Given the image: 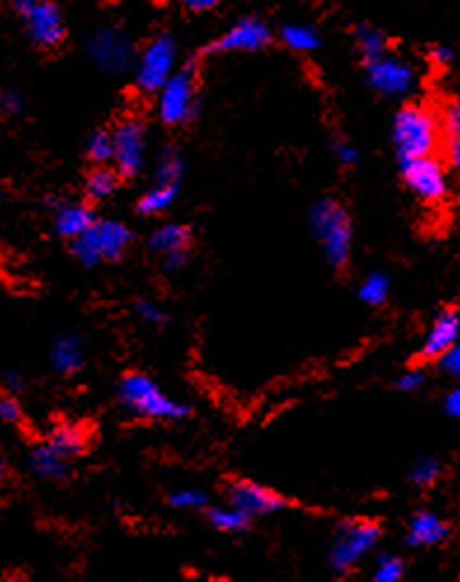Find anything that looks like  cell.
<instances>
[{
    "instance_id": "6da1fadb",
    "label": "cell",
    "mask_w": 460,
    "mask_h": 582,
    "mask_svg": "<svg viewBox=\"0 0 460 582\" xmlns=\"http://www.w3.org/2000/svg\"><path fill=\"white\" fill-rule=\"evenodd\" d=\"M393 143L399 163L433 155L442 146L439 113L425 104H405L393 118Z\"/></svg>"
},
{
    "instance_id": "7a4b0ae2",
    "label": "cell",
    "mask_w": 460,
    "mask_h": 582,
    "mask_svg": "<svg viewBox=\"0 0 460 582\" xmlns=\"http://www.w3.org/2000/svg\"><path fill=\"white\" fill-rule=\"evenodd\" d=\"M310 230L318 238L322 252L334 268L348 264L353 250V224L338 200L322 198L310 207Z\"/></svg>"
},
{
    "instance_id": "3957f363",
    "label": "cell",
    "mask_w": 460,
    "mask_h": 582,
    "mask_svg": "<svg viewBox=\"0 0 460 582\" xmlns=\"http://www.w3.org/2000/svg\"><path fill=\"white\" fill-rule=\"evenodd\" d=\"M118 397L129 414L139 418H157V420H177L189 416V404H181L165 395V390L151 381L143 374H127L123 376Z\"/></svg>"
},
{
    "instance_id": "277c9868",
    "label": "cell",
    "mask_w": 460,
    "mask_h": 582,
    "mask_svg": "<svg viewBox=\"0 0 460 582\" xmlns=\"http://www.w3.org/2000/svg\"><path fill=\"white\" fill-rule=\"evenodd\" d=\"M129 244H132V232L125 224L102 218V222H94L82 236L71 240V252H74L76 261H80V266L92 268L102 264V261L120 258Z\"/></svg>"
},
{
    "instance_id": "5b68a950",
    "label": "cell",
    "mask_w": 460,
    "mask_h": 582,
    "mask_svg": "<svg viewBox=\"0 0 460 582\" xmlns=\"http://www.w3.org/2000/svg\"><path fill=\"white\" fill-rule=\"evenodd\" d=\"M155 111L169 127H179L193 121L200 106V85H197V71L193 64L181 66L171 73L169 80L155 92Z\"/></svg>"
},
{
    "instance_id": "8992f818",
    "label": "cell",
    "mask_w": 460,
    "mask_h": 582,
    "mask_svg": "<svg viewBox=\"0 0 460 582\" xmlns=\"http://www.w3.org/2000/svg\"><path fill=\"white\" fill-rule=\"evenodd\" d=\"M85 56L102 73H123L135 66L137 48L135 40L118 24H102L85 38Z\"/></svg>"
},
{
    "instance_id": "52a82bcc",
    "label": "cell",
    "mask_w": 460,
    "mask_h": 582,
    "mask_svg": "<svg viewBox=\"0 0 460 582\" xmlns=\"http://www.w3.org/2000/svg\"><path fill=\"white\" fill-rule=\"evenodd\" d=\"M177 56L179 48L175 38L169 34L153 36L135 60V85L141 92L155 94L177 71Z\"/></svg>"
},
{
    "instance_id": "ba28073f",
    "label": "cell",
    "mask_w": 460,
    "mask_h": 582,
    "mask_svg": "<svg viewBox=\"0 0 460 582\" xmlns=\"http://www.w3.org/2000/svg\"><path fill=\"white\" fill-rule=\"evenodd\" d=\"M367 66V83L373 92H379L383 97H407L413 87L416 80H419V73H416V66L399 56L395 52L387 50L385 54L376 56V60L365 62Z\"/></svg>"
},
{
    "instance_id": "9c48e42d",
    "label": "cell",
    "mask_w": 460,
    "mask_h": 582,
    "mask_svg": "<svg viewBox=\"0 0 460 582\" xmlns=\"http://www.w3.org/2000/svg\"><path fill=\"white\" fill-rule=\"evenodd\" d=\"M381 529L373 521H345L332 545V566L338 573H348L376 547Z\"/></svg>"
},
{
    "instance_id": "30bf717a",
    "label": "cell",
    "mask_w": 460,
    "mask_h": 582,
    "mask_svg": "<svg viewBox=\"0 0 460 582\" xmlns=\"http://www.w3.org/2000/svg\"><path fill=\"white\" fill-rule=\"evenodd\" d=\"M17 17L22 20L24 34L31 46L38 50H56L66 38V24L62 17V10L52 0H34L26 5Z\"/></svg>"
},
{
    "instance_id": "8fae6325",
    "label": "cell",
    "mask_w": 460,
    "mask_h": 582,
    "mask_svg": "<svg viewBox=\"0 0 460 582\" xmlns=\"http://www.w3.org/2000/svg\"><path fill=\"white\" fill-rule=\"evenodd\" d=\"M399 167L401 177H405V184L411 188L413 195H419L425 202H437L447 195L449 177L444 163L435 157V153L401 160Z\"/></svg>"
},
{
    "instance_id": "7c38bea8",
    "label": "cell",
    "mask_w": 460,
    "mask_h": 582,
    "mask_svg": "<svg viewBox=\"0 0 460 582\" xmlns=\"http://www.w3.org/2000/svg\"><path fill=\"white\" fill-rule=\"evenodd\" d=\"M113 163L123 177H135L146 160V127L139 118H125L113 129Z\"/></svg>"
},
{
    "instance_id": "4fadbf2b",
    "label": "cell",
    "mask_w": 460,
    "mask_h": 582,
    "mask_svg": "<svg viewBox=\"0 0 460 582\" xmlns=\"http://www.w3.org/2000/svg\"><path fill=\"white\" fill-rule=\"evenodd\" d=\"M272 40L270 26L261 17H242L209 42V52H261Z\"/></svg>"
},
{
    "instance_id": "5bb4252c",
    "label": "cell",
    "mask_w": 460,
    "mask_h": 582,
    "mask_svg": "<svg viewBox=\"0 0 460 582\" xmlns=\"http://www.w3.org/2000/svg\"><path fill=\"white\" fill-rule=\"evenodd\" d=\"M226 498L228 505L242 509V513L250 517L272 515L286 505L284 498L278 496L276 491H270L268 486L258 482H252V479H233V482H228Z\"/></svg>"
},
{
    "instance_id": "9a60e30c",
    "label": "cell",
    "mask_w": 460,
    "mask_h": 582,
    "mask_svg": "<svg viewBox=\"0 0 460 582\" xmlns=\"http://www.w3.org/2000/svg\"><path fill=\"white\" fill-rule=\"evenodd\" d=\"M460 339V315L458 311H442L421 347V359H439Z\"/></svg>"
},
{
    "instance_id": "2e32d148",
    "label": "cell",
    "mask_w": 460,
    "mask_h": 582,
    "mask_svg": "<svg viewBox=\"0 0 460 582\" xmlns=\"http://www.w3.org/2000/svg\"><path fill=\"white\" fill-rule=\"evenodd\" d=\"M48 202L54 210V228L66 240H76L97 222L94 212L80 202H64L60 198H48Z\"/></svg>"
},
{
    "instance_id": "e0dca14e",
    "label": "cell",
    "mask_w": 460,
    "mask_h": 582,
    "mask_svg": "<svg viewBox=\"0 0 460 582\" xmlns=\"http://www.w3.org/2000/svg\"><path fill=\"white\" fill-rule=\"evenodd\" d=\"M449 535V527L444 523L435 513H416L409 521L407 529V543L411 547H427V545H437L444 537Z\"/></svg>"
},
{
    "instance_id": "ac0fdd59",
    "label": "cell",
    "mask_w": 460,
    "mask_h": 582,
    "mask_svg": "<svg viewBox=\"0 0 460 582\" xmlns=\"http://www.w3.org/2000/svg\"><path fill=\"white\" fill-rule=\"evenodd\" d=\"M439 125H442V149L447 153L449 163L460 169V99H453L451 104H447L439 113Z\"/></svg>"
},
{
    "instance_id": "d6986e66",
    "label": "cell",
    "mask_w": 460,
    "mask_h": 582,
    "mask_svg": "<svg viewBox=\"0 0 460 582\" xmlns=\"http://www.w3.org/2000/svg\"><path fill=\"white\" fill-rule=\"evenodd\" d=\"M280 40L286 48L301 52V54H310L322 46L320 31L308 22H290L280 28Z\"/></svg>"
},
{
    "instance_id": "ffe728a7",
    "label": "cell",
    "mask_w": 460,
    "mask_h": 582,
    "mask_svg": "<svg viewBox=\"0 0 460 582\" xmlns=\"http://www.w3.org/2000/svg\"><path fill=\"white\" fill-rule=\"evenodd\" d=\"M52 367L60 374H74L82 367V345L80 339L74 333H64V337L52 343L50 351Z\"/></svg>"
},
{
    "instance_id": "44dd1931",
    "label": "cell",
    "mask_w": 460,
    "mask_h": 582,
    "mask_svg": "<svg viewBox=\"0 0 460 582\" xmlns=\"http://www.w3.org/2000/svg\"><path fill=\"white\" fill-rule=\"evenodd\" d=\"M353 40H355L357 52L362 54L365 62L376 60V56L391 50V42H387L385 31H381L379 26L367 24V22L353 26Z\"/></svg>"
},
{
    "instance_id": "7402d4cb",
    "label": "cell",
    "mask_w": 460,
    "mask_h": 582,
    "mask_svg": "<svg viewBox=\"0 0 460 582\" xmlns=\"http://www.w3.org/2000/svg\"><path fill=\"white\" fill-rule=\"evenodd\" d=\"M191 242V230L179 224H167L157 228L151 236V250L161 256L167 254H183L189 252Z\"/></svg>"
},
{
    "instance_id": "603a6c76",
    "label": "cell",
    "mask_w": 460,
    "mask_h": 582,
    "mask_svg": "<svg viewBox=\"0 0 460 582\" xmlns=\"http://www.w3.org/2000/svg\"><path fill=\"white\" fill-rule=\"evenodd\" d=\"M48 444L56 451V454H62L64 458L71 460L74 456L82 454L85 446H88V434H85V430L80 426L62 423L50 432Z\"/></svg>"
},
{
    "instance_id": "cb8c5ba5",
    "label": "cell",
    "mask_w": 460,
    "mask_h": 582,
    "mask_svg": "<svg viewBox=\"0 0 460 582\" xmlns=\"http://www.w3.org/2000/svg\"><path fill=\"white\" fill-rule=\"evenodd\" d=\"M31 470L42 479H62L68 475V458L46 442L31 451Z\"/></svg>"
},
{
    "instance_id": "d4e9b609",
    "label": "cell",
    "mask_w": 460,
    "mask_h": 582,
    "mask_svg": "<svg viewBox=\"0 0 460 582\" xmlns=\"http://www.w3.org/2000/svg\"><path fill=\"white\" fill-rule=\"evenodd\" d=\"M179 193V186H171V184H153L146 193L141 195V200L137 202V210L139 214L143 216H155L161 214L165 210L171 207V202H175Z\"/></svg>"
},
{
    "instance_id": "484cf974",
    "label": "cell",
    "mask_w": 460,
    "mask_h": 582,
    "mask_svg": "<svg viewBox=\"0 0 460 582\" xmlns=\"http://www.w3.org/2000/svg\"><path fill=\"white\" fill-rule=\"evenodd\" d=\"M183 177V157L181 153L175 149V146H167L163 149L161 157H157L155 165V181L157 184H171L179 186Z\"/></svg>"
},
{
    "instance_id": "4316f807",
    "label": "cell",
    "mask_w": 460,
    "mask_h": 582,
    "mask_svg": "<svg viewBox=\"0 0 460 582\" xmlns=\"http://www.w3.org/2000/svg\"><path fill=\"white\" fill-rule=\"evenodd\" d=\"M118 184H120L118 172H113L108 167H97L88 177V184H85V191H88L90 200L102 202V200H108L115 191H118Z\"/></svg>"
},
{
    "instance_id": "83f0119b",
    "label": "cell",
    "mask_w": 460,
    "mask_h": 582,
    "mask_svg": "<svg viewBox=\"0 0 460 582\" xmlns=\"http://www.w3.org/2000/svg\"><path fill=\"white\" fill-rule=\"evenodd\" d=\"M207 519L214 529L226 531V533H238L250 527V515H244L238 507H212L207 513Z\"/></svg>"
},
{
    "instance_id": "f1b7e54d",
    "label": "cell",
    "mask_w": 460,
    "mask_h": 582,
    "mask_svg": "<svg viewBox=\"0 0 460 582\" xmlns=\"http://www.w3.org/2000/svg\"><path fill=\"white\" fill-rule=\"evenodd\" d=\"M387 294H391V280H387L383 273H371L367 275L365 282L359 284V299H362L367 305L385 303Z\"/></svg>"
},
{
    "instance_id": "f546056e",
    "label": "cell",
    "mask_w": 460,
    "mask_h": 582,
    "mask_svg": "<svg viewBox=\"0 0 460 582\" xmlns=\"http://www.w3.org/2000/svg\"><path fill=\"white\" fill-rule=\"evenodd\" d=\"M113 155H115L113 132L97 129V132L88 139V157L94 165H106V163H113Z\"/></svg>"
},
{
    "instance_id": "4dcf8cb0",
    "label": "cell",
    "mask_w": 460,
    "mask_h": 582,
    "mask_svg": "<svg viewBox=\"0 0 460 582\" xmlns=\"http://www.w3.org/2000/svg\"><path fill=\"white\" fill-rule=\"evenodd\" d=\"M439 472H442V465H439L437 458H433V456H421L419 460H416L411 465L409 479H411V482L416 486H430V484L437 482Z\"/></svg>"
},
{
    "instance_id": "1f68e13d",
    "label": "cell",
    "mask_w": 460,
    "mask_h": 582,
    "mask_svg": "<svg viewBox=\"0 0 460 582\" xmlns=\"http://www.w3.org/2000/svg\"><path fill=\"white\" fill-rule=\"evenodd\" d=\"M405 578V561L395 555H381L373 566V582H399Z\"/></svg>"
},
{
    "instance_id": "d6a6232c",
    "label": "cell",
    "mask_w": 460,
    "mask_h": 582,
    "mask_svg": "<svg viewBox=\"0 0 460 582\" xmlns=\"http://www.w3.org/2000/svg\"><path fill=\"white\" fill-rule=\"evenodd\" d=\"M169 503L177 509H200L207 505V496L200 489H181L177 493H171Z\"/></svg>"
},
{
    "instance_id": "836d02e7",
    "label": "cell",
    "mask_w": 460,
    "mask_h": 582,
    "mask_svg": "<svg viewBox=\"0 0 460 582\" xmlns=\"http://www.w3.org/2000/svg\"><path fill=\"white\" fill-rule=\"evenodd\" d=\"M137 315L143 319V322L155 325V327H161V325L167 322V313L153 301H139L137 303Z\"/></svg>"
},
{
    "instance_id": "e575fe53",
    "label": "cell",
    "mask_w": 460,
    "mask_h": 582,
    "mask_svg": "<svg viewBox=\"0 0 460 582\" xmlns=\"http://www.w3.org/2000/svg\"><path fill=\"white\" fill-rule=\"evenodd\" d=\"M24 111V97L20 90H0V113L14 118Z\"/></svg>"
},
{
    "instance_id": "d590c367",
    "label": "cell",
    "mask_w": 460,
    "mask_h": 582,
    "mask_svg": "<svg viewBox=\"0 0 460 582\" xmlns=\"http://www.w3.org/2000/svg\"><path fill=\"white\" fill-rule=\"evenodd\" d=\"M0 420L3 423H20L22 420V406L12 395H8V390L0 392Z\"/></svg>"
},
{
    "instance_id": "8d00e7d4",
    "label": "cell",
    "mask_w": 460,
    "mask_h": 582,
    "mask_svg": "<svg viewBox=\"0 0 460 582\" xmlns=\"http://www.w3.org/2000/svg\"><path fill=\"white\" fill-rule=\"evenodd\" d=\"M427 60L437 68H449L456 62V50L449 46H444V42H437V46L427 50Z\"/></svg>"
},
{
    "instance_id": "74e56055",
    "label": "cell",
    "mask_w": 460,
    "mask_h": 582,
    "mask_svg": "<svg viewBox=\"0 0 460 582\" xmlns=\"http://www.w3.org/2000/svg\"><path fill=\"white\" fill-rule=\"evenodd\" d=\"M332 146H334V155L338 157V163H341V165L350 167V165H355L357 160H359V151L355 149V146H353L348 139L336 137V139L332 141Z\"/></svg>"
},
{
    "instance_id": "f35d334b",
    "label": "cell",
    "mask_w": 460,
    "mask_h": 582,
    "mask_svg": "<svg viewBox=\"0 0 460 582\" xmlns=\"http://www.w3.org/2000/svg\"><path fill=\"white\" fill-rule=\"evenodd\" d=\"M439 367L444 374L460 378V339L449 347L447 353L439 357Z\"/></svg>"
},
{
    "instance_id": "ab89813d",
    "label": "cell",
    "mask_w": 460,
    "mask_h": 582,
    "mask_svg": "<svg viewBox=\"0 0 460 582\" xmlns=\"http://www.w3.org/2000/svg\"><path fill=\"white\" fill-rule=\"evenodd\" d=\"M423 383H425V374L421 369H409L397 378L395 385L401 392H413V390H419Z\"/></svg>"
},
{
    "instance_id": "60d3db41",
    "label": "cell",
    "mask_w": 460,
    "mask_h": 582,
    "mask_svg": "<svg viewBox=\"0 0 460 582\" xmlns=\"http://www.w3.org/2000/svg\"><path fill=\"white\" fill-rule=\"evenodd\" d=\"M183 10H189L193 14H203V12H212L217 10L219 5H223L226 0H179Z\"/></svg>"
},
{
    "instance_id": "b9f144b4",
    "label": "cell",
    "mask_w": 460,
    "mask_h": 582,
    "mask_svg": "<svg viewBox=\"0 0 460 582\" xmlns=\"http://www.w3.org/2000/svg\"><path fill=\"white\" fill-rule=\"evenodd\" d=\"M444 412L460 420V385H456L447 395V400H444Z\"/></svg>"
},
{
    "instance_id": "7bdbcfd3",
    "label": "cell",
    "mask_w": 460,
    "mask_h": 582,
    "mask_svg": "<svg viewBox=\"0 0 460 582\" xmlns=\"http://www.w3.org/2000/svg\"><path fill=\"white\" fill-rule=\"evenodd\" d=\"M24 388V381H22V376L17 371H8L5 374V390L8 392H17Z\"/></svg>"
},
{
    "instance_id": "ee69618b",
    "label": "cell",
    "mask_w": 460,
    "mask_h": 582,
    "mask_svg": "<svg viewBox=\"0 0 460 582\" xmlns=\"http://www.w3.org/2000/svg\"><path fill=\"white\" fill-rule=\"evenodd\" d=\"M31 3H34V0H8V5L12 8L14 14H20L26 5H31Z\"/></svg>"
},
{
    "instance_id": "f6af8a7d",
    "label": "cell",
    "mask_w": 460,
    "mask_h": 582,
    "mask_svg": "<svg viewBox=\"0 0 460 582\" xmlns=\"http://www.w3.org/2000/svg\"><path fill=\"white\" fill-rule=\"evenodd\" d=\"M3 479H5V463L0 458V486H3Z\"/></svg>"
},
{
    "instance_id": "bcb514c9",
    "label": "cell",
    "mask_w": 460,
    "mask_h": 582,
    "mask_svg": "<svg viewBox=\"0 0 460 582\" xmlns=\"http://www.w3.org/2000/svg\"><path fill=\"white\" fill-rule=\"evenodd\" d=\"M0 202H3V193H0Z\"/></svg>"
}]
</instances>
